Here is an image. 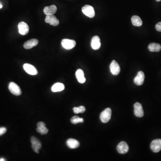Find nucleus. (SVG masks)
I'll use <instances>...</instances> for the list:
<instances>
[{
	"label": "nucleus",
	"mask_w": 161,
	"mask_h": 161,
	"mask_svg": "<svg viewBox=\"0 0 161 161\" xmlns=\"http://www.w3.org/2000/svg\"><path fill=\"white\" fill-rule=\"evenodd\" d=\"M6 132V128L5 127H1L0 128V136L5 134Z\"/></svg>",
	"instance_id": "a878e982"
},
{
	"label": "nucleus",
	"mask_w": 161,
	"mask_h": 161,
	"mask_svg": "<svg viewBox=\"0 0 161 161\" xmlns=\"http://www.w3.org/2000/svg\"><path fill=\"white\" fill-rule=\"evenodd\" d=\"M150 148L154 153H158L161 150V139H158L153 140L151 143Z\"/></svg>",
	"instance_id": "39448f33"
},
{
	"label": "nucleus",
	"mask_w": 161,
	"mask_h": 161,
	"mask_svg": "<svg viewBox=\"0 0 161 161\" xmlns=\"http://www.w3.org/2000/svg\"><path fill=\"white\" fill-rule=\"evenodd\" d=\"M110 72L114 75H117L120 71V68L118 63L115 60H113L110 66Z\"/></svg>",
	"instance_id": "423d86ee"
},
{
	"label": "nucleus",
	"mask_w": 161,
	"mask_h": 161,
	"mask_svg": "<svg viewBox=\"0 0 161 161\" xmlns=\"http://www.w3.org/2000/svg\"><path fill=\"white\" fill-rule=\"evenodd\" d=\"M131 21L132 25L135 27H140L142 25V21L138 16H133L131 18Z\"/></svg>",
	"instance_id": "412c9836"
},
{
	"label": "nucleus",
	"mask_w": 161,
	"mask_h": 161,
	"mask_svg": "<svg viewBox=\"0 0 161 161\" xmlns=\"http://www.w3.org/2000/svg\"><path fill=\"white\" fill-rule=\"evenodd\" d=\"M145 80V74L142 71H139L134 79V82L136 85L141 86L143 84Z\"/></svg>",
	"instance_id": "ddd939ff"
},
{
	"label": "nucleus",
	"mask_w": 161,
	"mask_h": 161,
	"mask_svg": "<svg viewBox=\"0 0 161 161\" xmlns=\"http://www.w3.org/2000/svg\"><path fill=\"white\" fill-rule=\"evenodd\" d=\"M57 6L55 5L46 6L43 9V12L46 15H54L57 11Z\"/></svg>",
	"instance_id": "dca6fc26"
},
{
	"label": "nucleus",
	"mask_w": 161,
	"mask_h": 161,
	"mask_svg": "<svg viewBox=\"0 0 161 161\" xmlns=\"http://www.w3.org/2000/svg\"><path fill=\"white\" fill-rule=\"evenodd\" d=\"M18 28H19V33L21 35H26L29 32V26L25 22H20L18 25Z\"/></svg>",
	"instance_id": "0eeeda50"
},
{
	"label": "nucleus",
	"mask_w": 161,
	"mask_h": 161,
	"mask_svg": "<svg viewBox=\"0 0 161 161\" xmlns=\"http://www.w3.org/2000/svg\"><path fill=\"white\" fill-rule=\"evenodd\" d=\"M2 7H3V6H2L1 3L0 2V9L2 8Z\"/></svg>",
	"instance_id": "bb28decb"
},
{
	"label": "nucleus",
	"mask_w": 161,
	"mask_h": 161,
	"mask_svg": "<svg viewBox=\"0 0 161 161\" xmlns=\"http://www.w3.org/2000/svg\"><path fill=\"white\" fill-rule=\"evenodd\" d=\"M39 43V41L38 39H32L30 40L27 41L24 43V48L27 49H32L33 47L37 45Z\"/></svg>",
	"instance_id": "2eb2a0df"
},
{
	"label": "nucleus",
	"mask_w": 161,
	"mask_h": 161,
	"mask_svg": "<svg viewBox=\"0 0 161 161\" xmlns=\"http://www.w3.org/2000/svg\"><path fill=\"white\" fill-rule=\"evenodd\" d=\"M155 29L157 31L161 32V22L158 23L155 26Z\"/></svg>",
	"instance_id": "393cba45"
},
{
	"label": "nucleus",
	"mask_w": 161,
	"mask_h": 161,
	"mask_svg": "<svg viewBox=\"0 0 161 161\" xmlns=\"http://www.w3.org/2000/svg\"><path fill=\"white\" fill-rule=\"evenodd\" d=\"M134 114L138 117H142L143 116L144 110L142 105L139 102H136L134 105Z\"/></svg>",
	"instance_id": "1a4fd4ad"
},
{
	"label": "nucleus",
	"mask_w": 161,
	"mask_h": 161,
	"mask_svg": "<svg viewBox=\"0 0 161 161\" xmlns=\"http://www.w3.org/2000/svg\"><path fill=\"white\" fill-rule=\"evenodd\" d=\"M83 119L78 116H73L71 119V122L73 124H77L79 123L83 122Z\"/></svg>",
	"instance_id": "5701e85b"
},
{
	"label": "nucleus",
	"mask_w": 161,
	"mask_h": 161,
	"mask_svg": "<svg viewBox=\"0 0 161 161\" xmlns=\"http://www.w3.org/2000/svg\"><path fill=\"white\" fill-rule=\"evenodd\" d=\"M156 1H158V2H159V1H161V0H156Z\"/></svg>",
	"instance_id": "c85d7f7f"
},
{
	"label": "nucleus",
	"mask_w": 161,
	"mask_h": 161,
	"mask_svg": "<svg viewBox=\"0 0 161 161\" xmlns=\"http://www.w3.org/2000/svg\"><path fill=\"white\" fill-rule=\"evenodd\" d=\"M23 68L25 71L29 75H37L38 71L35 67L29 64H25L23 65Z\"/></svg>",
	"instance_id": "9b49d317"
},
{
	"label": "nucleus",
	"mask_w": 161,
	"mask_h": 161,
	"mask_svg": "<svg viewBox=\"0 0 161 161\" xmlns=\"http://www.w3.org/2000/svg\"><path fill=\"white\" fill-rule=\"evenodd\" d=\"M67 145L70 149H76L79 146L80 144L78 140L75 139H69L67 141Z\"/></svg>",
	"instance_id": "f3484780"
},
{
	"label": "nucleus",
	"mask_w": 161,
	"mask_h": 161,
	"mask_svg": "<svg viewBox=\"0 0 161 161\" xmlns=\"http://www.w3.org/2000/svg\"><path fill=\"white\" fill-rule=\"evenodd\" d=\"M73 112L75 114L83 113L86 110L85 106H81L79 107H75L73 108Z\"/></svg>",
	"instance_id": "b1692460"
},
{
	"label": "nucleus",
	"mask_w": 161,
	"mask_h": 161,
	"mask_svg": "<svg viewBox=\"0 0 161 161\" xmlns=\"http://www.w3.org/2000/svg\"><path fill=\"white\" fill-rule=\"evenodd\" d=\"M31 143L32 144V148L35 153L39 154V150L42 147L41 143L36 137L32 136L31 138Z\"/></svg>",
	"instance_id": "6e6552de"
},
{
	"label": "nucleus",
	"mask_w": 161,
	"mask_h": 161,
	"mask_svg": "<svg viewBox=\"0 0 161 161\" xmlns=\"http://www.w3.org/2000/svg\"><path fill=\"white\" fill-rule=\"evenodd\" d=\"M148 49L151 52H158L161 50V46L159 43H152L148 46Z\"/></svg>",
	"instance_id": "6ab92c4d"
},
{
	"label": "nucleus",
	"mask_w": 161,
	"mask_h": 161,
	"mask_svg": "<svg viewBox=\"0 0 161 161\" xmlns=\"http://www.w3.org/2000/svg\"><path fill=\"white\" fill-rule=\"evenodd\" d=\"M82 11L85 15L90 18H94L95 16V12L94 8L91 5H84L82 8Z\"/></svg>",
	"instance_id": "f03ea898"
},
{
	"label": "nucleus",
	"mask_w": 161,
	"mask_h": 161,
	"mask_svg": "<svg viewBox=\"0 0 161 161\" xmlns=\"http://www.w3.org/2000/svg\"><path fill=\"white\" fill-rule=\"evenodd\" d=\"M45 21L47 23H49L53 26H58L59 24V21L55 16L53 15H48L46 17Z\"/></svg>",
	"instance_id": "9d476101"
},
{
	"label": "nucleus",
	"mask_w": 161,
	"mask_h": 161,
	"mask_svg": "<svg viewBox=\"0 0 161 161\" xmlns=\"http://www.w3.org/2000/svg\"><path fill=\"white\" fill-rule=\"evenodd\" d=\"M9 90L12 94L17 96H19L22 94V91L20 87L13 82H11L9 84Z\"/></svg>",
	"instance_id": "7ed1b4c3"
},
{
	"label": "nucleus",
	"mask_w": 161,
	"mask_h": 161,
	"mask_svg": "<svg viewBox=\"0 0 161 161\" xmlns=\"http://www.w3.org/2000/svg\"><path fill=\"white\" fill-rule=\"evenodd\" d=\"M65 89V86L61 83H56L52 87L51 90L53 92H60Z\"/></svg>",
	"instance_id": "aec40b11"
},
{
	"label": "nucleus",
	"mask_w": 161,
	"mask_h": 161,
	"mask_svg": "<svg viewBox=\"0 0 161 161\" xmlns=\"http://www.w3.org/2000/svg\"><path fill=\"white\" fill-rule=\"evenodd\" d=\"M112 116V110L110 108H107L102 112L100 114V118L102 122L106 123L110 120Z\"/></svg>",
	"instance_id": "f257e3e1"
},
{
	"label": "nucleus",
	"mask_w": 161,
	"mask_h": 161,
	"mask_svg": "<svg viewBox=\"0 0 161 161\" xmlns=\"http://www.w3.org/2000/svg\"><path fill=\"white\" fill-rule=\"evenodd\" d=\"M117 150L118 153L121 154H124L128 152L129 147L127 143L124 142H122L118 144L117 147Z\"/></svg>",
	"instance_id": "f8f14e48"
},
{
	"label": "nucleus",
	"mask_w": 161,
	"mask_h": 161,
	"mask_svg": "<svg viewBox=\"0 0 161 161\" xmlns=\"http://www.w3.org/2000/svg\"><path fill=\"white\" fill-rule=\"evenodd\" d=\"M5 161V160L4 159V158H1V159H0V161Z\"/></svg>",
	"instance_id": "cd10ccee"
},
{
	"label": "nucleus",
	"mask_w": 161,
	"mask_h": 161,
	"mask_svg": "<svg viewBox=\"0 0 161 161\" xmlns=\"http://www.w3.org/2000/svg\"><path fill=\"white\" fill-rule=\"evenodd\" d=\"M100 39L98 36H94L92 38L91 41V46L94 50H98L101 47Z\"/></svg>",
	"instance_id": "4468645a"
},
{
	"label": "nucleus",
	"mask_w": 161,
	"mask_h": 161,
	"mask_svg": "<svg viewBox=\"0 0 161 161\" xmlns=\"http://www.w3.org/2000/svg\"><path fill=\"white\" fill-rule=\"evenodd\" d=\"M36 130H37L38 132L40 133L42 135L47 134L48 132H49V130L46 127V125L37 127V128L36 129Z\"/></svg>",
	"instance_id": "4be33fe9"
},
{
	"label": "nucleus",
	"mask_w": 161,
	"mask_h": 161,
	"mask_svg": "<svg viewBox=\"0 0 161 161\" xmlns=\"http://www.w3.org/2000/svg\"><path fill=\"white\" fill-rule=\"evenodd\" d=\"M61 45L63 48L67 50H70L73 49L76 45L75 40L69 39H64L62 40Z\"/></svg>",
	"instance_id": "20e7f679"
},
{
	"label": "nucleus",
	"mask_w": 161,
	"mask_h": 161,
	"mask_svg": "<svg viewBox=\"0 0 161 161\" xmlns=\"http://www.w3.org/2000/svg\"><path fill=\"white\" fill-rule=\"evenodd\" d=\"M76 76L78 82L80 83H84L86 82V79L84 77L83 71L82 69H79L76 72Z\"/></svg>",
	"instance_id": "a211bd4d"
}]
</instances>
